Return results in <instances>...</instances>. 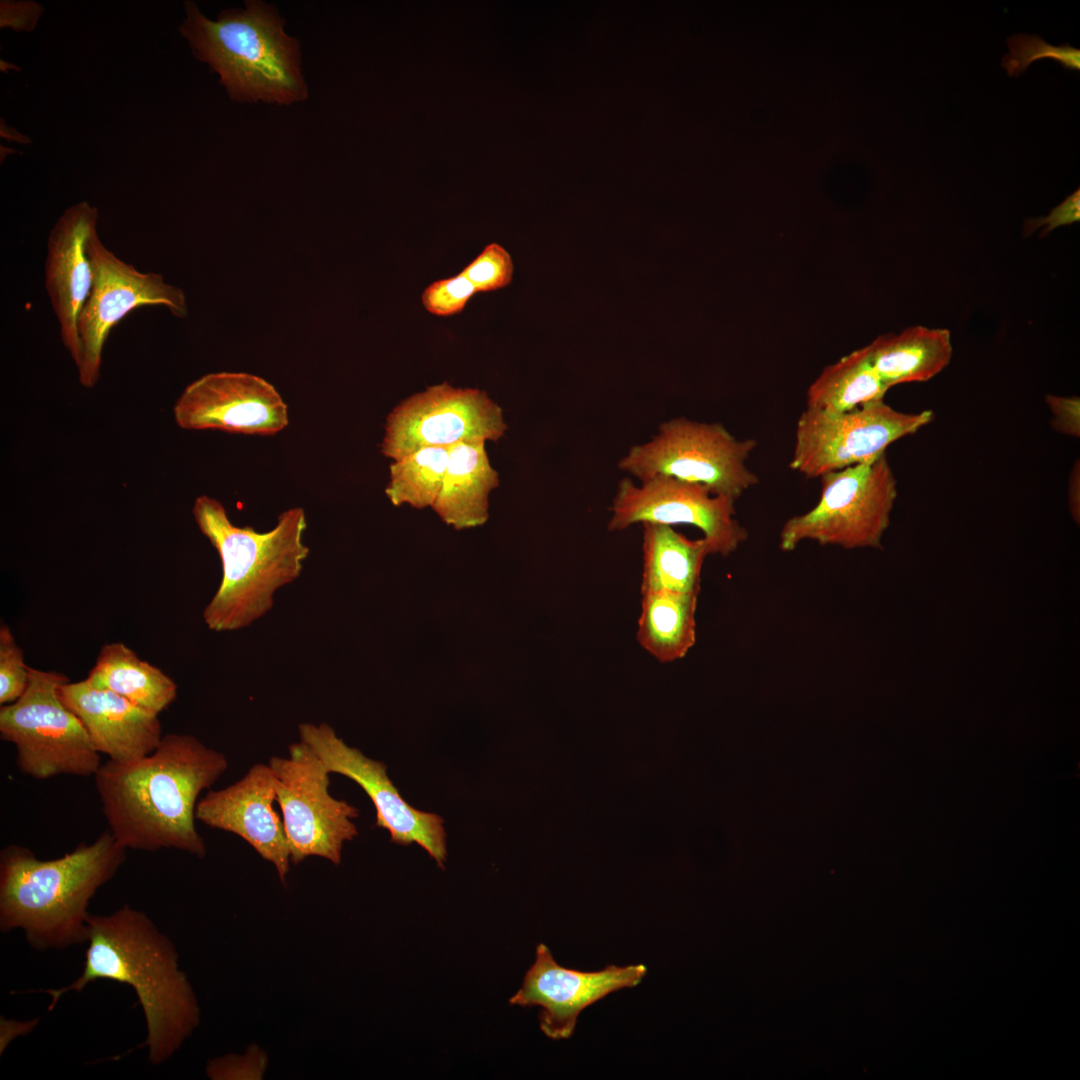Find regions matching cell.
Masks as SVG:
<instances>
[{"label":"cell","instance_id":"obj_12","mask_svg":"<svg viewBox=\"0 0 1080 1080\" xmlns=\"http://www.w3.org/2000/svg\"><path fill=\"white\" fill-rule=\"evenodd\" d=\"M506 430L503 410L485 391L444 382L409 396L392 409L381 453L396 461L425 447L498 441Z\"/></svg>","mask_w":1080,"mask_h":1080},{"label":"cell","instance_id":"obj_15","mask_svg":"<svg viewBox=\"0 0 1080 1080\" xmlns=\"http://www.w3.org/2000/svg\"><path fill=\"white\" fill-rule=\"evenodd\" d=\"M186 430L273 436L289 423L287 405L269 382L242 372L206 374L190 383L173 407Z\"/></svg>","mask_w":1080,"mask_h":1080},{"label":"cell","instance_id":"obj_11","mask_svg":"<svg viewBox=\"0 0 1080 1080\" xmlns=\"http://www.w3.org/2000/svg\"><path fill=\"white\" fill-rule=\"evenodd\" d=\"M93 269L90 295L79 315L81 346L80 384L92 388L100 378L102 352L112 328L129 312L142 306H164L177 317L188 309L183 291L155 272H142L117 257L95 230L86 243Z\"/></svg>","mask_w":1080,"mask_h":1080},{"label":"cell","instance_id":"obj_28","mask_svg":"<svg viewBox=\"0 0 1080 1080\" xmlns=\"http://www.w3.org/2000/svg\"><path fill=\"white\" fill-rule=\"evenodd\" d=\"M460 273L472 283L476 293L490 292L511 283L513 262L504 247L491 243Z\"/></svg>","mask_w":1080,"mask_h":1080},{"label":"cell","instance_id":"obj_7","mask_svg":"<svg viewBox=\"0 0 1080 1080\" xmlns=\"http://www.w3.org/2000/svg\"><path fill=\"white\" fill-rule=\"evenodd\" d=\"M756 446L755 439H737L721 423L678 417L661 423L649 441L632 446L618 468L640 482L664 475L736 501L759 482L746 465Z\"/></svg>","mask_w":1080,"mask_h":1080},{"label":"cell","instance_id":"obj_33","mask_svg":"<svg viewBox=\"0 0 1080 1080\" xmlns=\"http://www.w3.org/2000/svg\"><path fill=\"white\" fill-rule=\"evenodd\" d=\"M44 12V7L34 1L0 2V26L14 31H33Z\"/></svg>","mask_w":1080,"mask_h":1080},{"label":"cell","instance_id":"obj_10","mask_svg":"<svg viewBox=\"0 0 1080 1080\" xmlns=\"http://www.w3.org/2000/svg\"><path fill=\"white\" fill-rule=\"evenodd\" d=\"M930 410L904 413L884 400L844 413L807 407L799 416L790 467L807 478L873 461L933 420Z\"/></svg>","mask_w":1080,"mask_h":1080},{"label":"cell","instance_id":"obj_29","mask_svg":"<svg viewBox=\"0 0 1080 1080\" xmlns=\"http://www.w3.org/2000/svg\"><path fill=\"white\" fill-rule=\"evenodd\" d=\"M29 680L28 665L9 627H0V704H10L25 692Z\"/></svg>","mask_w":1080,"mask_h":1080},{"label":"cell","instance_id":"obj_24","mask_svg":"<svg viewBox=\"0 0 1080 1080\" xmlns=\"http://www.w3.org/2000/svg\"><path fill=\"white\" fill-rule=\"evenodd\" d=\"M698 595L668 591L641 594L637 641L653 658L670 663L684 658L696 642Z\"/></svg>","mask_w":1080,"mask_h":1080},{"label":"cell","instance_id":"obj_27","mask_svg":"<svg viewBox=\"0 0 1080 1080\" xmlns=\"http://www.w3.org/2000/svg\"><path fill=\"white\" fill-rule=\"evenodd\" d=\"M1009 53L1001 65L1009 76L1018 77L1036 60L1050 58L1071 71L1080 70V50L1069 44L1053 46L1038 35L1018 33L1007 39Z\"/></svg>","mask_w":1080,"mask_h":1080},{"label":"cell","instance_id":"obj_9","mask_svg":"<svg viewBox=\"0 0 1080 1080\" xmlns=\"http://www.w3.org/2000/svg\"><path fill=\"white\" fill-rule=\"evenodd\" d=\"M268 764L275 776L291 863L318 856L340 864L344 843L358 835L352 821L359 816L358 809L330 795L329 773L306 743L291 744L289 757L274 756Z\"/></svg>","mask_w":1080,"mask_h":1080},{"label":"cell","instance_id":"obj_23","mask_svg":"<svg viewBox=\"0 0 1080 1080\" xmlns=\"http://www.w3.org/2000/svg\"><path fill=\"white\" fill-rule=\"evenodd\" d=\"M88 681L98 689L112 691L138 707L158 715L177 696V685L158 667L144 661L122 642L100 649Z\"/></svg>","mask_w":1080,"mask_h":1080},{"label":"cell","instance_id":"obj_21","mask_svg":"<svg viewBox=\"0 0 1080 1080\" xmlns=\"http://www.w3.org/2000/svg\"><path fill=\"white\" fill-rule=\"evenodd\" d=\"M866 347L875 371L889 389L930 380L948 366L953 352L948 329L924 326L881 335Z\"/></svg>","mask_w":1080,"mask_h":1080},{"label":"cell","instance_id":"obj_18","mask_svg":"<svg viewBox=\"0 0 1080 1080\" xmlns=\"http://www.w3.org/2000/svg\"><path fill=\"white\" fill-rule=\"evenodd\" d=\"M98 217L97 208L88 202L75 203L59 216L47 240L45 288L62 343L76 368L81 361L77 324L94 278L86 243L97 230Z\"/></svg>","mask_w":1080,"mask_h":1080},{"label":"cell","instance_id":"obj_6","mask_svg":"<svg viewBox=\"0 0 1080 1080\" xmlns=\"http://www.w3.org/2000/svg\"><path fill=\"white\" fill-rule=\"evenodd\" d=\"M23 695L0 707L1 739L15 745L19 770L38 780L57 775H95L101 766L79 718L63 703L61 672L28 666Z\"/></svg>","mask_w":1080,"mask_h":1080},{"label":"cell","instance_id":"obj_4","mask_svg":"<svg viewBox=\"0 0 1080 1080\" xmlns=\"http://www.w3.org/2000/svg\"><path fill=\"white\" fill-rule=\"evenodd\" d=\"M192 511L222 564L221 583L203 611L205 624L216 632L247 627L272 608L276 590L300 576L309 554L305 512L290 508L272 530L258 532L234 525L222 503L207 495L196 498Z\"/></svg>","mask_w":1080,"mask_h":1080},{"label":"cell","instance_id":"obj_14","mask_svg":"<svg viewBox=\"0 0 1080 1080\" xmlns=\"http://www.w3.org/2000/svg\"><path fill=\"white\" fill-rule=\"evenodd\" d=\"M298 730L300 741L311 747L329 774L346 776L365 791L376 810L375 825L389 832L391 842L416 843L444 868L447 848L443 819L410 806L388 777L384 763L348 746L327 723H302Z\"/></svg>","mask_w":1080,"mask_h":1080},{"label":"cell","instance_id":"obj_37","mask_svg":"<svg viewBox=\"0 0 1080 1080\" xmlns=\"http://www.w3.org/2000/svg\"><path fill=\"white\" fill-rule=\"evenodd\" d=\"M13 130H14V128L7 126V124L3 123V121H2V123H1V136L2 137L6 138V139H9V140L19 142V143H29L30 142L29 138H27L25 135L20 134L18 131L15 130L12 133Z\"/></svg>","mask_w":1080,"mask_h":1080},{"label":"cell","instance_id":"obj_35","mask_svg":"<svg viewBox=\"0 0 1080 1080\" xmlns=\"http://www.w3.org/2000/svg\"><path fill=\"white\" fill-rule=\"evenodd\" d=\"M9 1024L13 1027L12 1030L1 1029V1053L9 1045V1043L19 1035H27L30 1033L38 1023V1019L30 1021H16L8 1020Z\"/></svg>","mask_w":1080,"mask_h":1080},{"label":"cell","instance_id":"obj_22","mask_svg":"<svg viewBox=\"0 0 1080 1080\" xmlns=\"http://www.w3.org/2000/svg\"><path fill=\"white\" fill-rule=\"evenodd\" d=\"M642 526L640 594L668 591L699 595L702 566L710 555L705 539H689L669 525L645 523Z\"/></svg>","mask_w":1080,"mask_h":1080},{"label":"cell","instance_id":"obj_5","mask_svg":"<svg viewBox=\"0 0 1080 1080\" xmlns=\"http://www.w3.org/2000/svg\"><path fill=\"white\" fill-rule=\"evenodd\" d=\"M184 11L181 35L194 56L218 74L232 100L288 105L308 97L300 44L285 32L274 6L250 0L216 20L192 1Z\"/></svg>","mask_w":1080,"mask_h":1080},{"label":"cell","instance_id":"obj_19","mask_svg":"<svg viewBox=\"0 0 1080 1080\" xmlns=\"http://www.w3.org/2000/svg\"><path fill=\"white\" fill-rule=\"evenodd\" d=\"M59 694L81 721L95 750L109 760L121 762L148 755L163 737L158 715L112 691L92 686L87 678L64 683Z\"/></svg>","mask_w":1080,"mask_h":1080},{"label":"cell","instance_id":"obj_20","mask_svg":"<svg viewBox=\"0 0 1080 1080\" xmlns=\"http://www.w3.org/2000/svg\"><path fill=\"white\" fill-rule=\"evenodd\" d=\"M498 485L485 442H457L448 446L442 487L432 508L456 529L480 526L488 519L489 494Z\"/></svg>","mask_w":1080,"mask_h":1080},{"label":"cell","instance_id":"obj_30","mask_svg":"<svg viewBox=\"0 0 1080 1080\" xmlns=\"http://www.w3.org/2000/svg\"><path fill=\"white\" fill-rule=\"evenodd\" d=\"M476 294L472 283L461 273L431 283L422 293L424 308L436 316H452L461 312Z\"/></svg>","mask_w":1080,"mask_h":1080},{"label":"cell","instance_id":"obj_17","mask_svg":"<svg viewBox=\"0 0 1080 1080\" xmlns=\"http://www.w3.org/2000/svg\"><path fill=\"white\" fill-rule=\"evenodd\" d=\"M275 776L269 764L257 763L237 782L209 791L196 806V819L211 828L238 835L271 862L286 884L290 850L283 821L273 808Z\"/></svg>","mask_w":1080,"mask_h":1080},{"label":"cell","instance_id":"obj_2","mask_svg":"<svg viewBox=\"0 0 1080 1080\" xmlns=\"http://www.w3.org/2000/svg\"><path fill=\"white\" fill-rule=\"evenodd\" d=\"M88 947L81 975L68 986L39 990L56 1006L70 991L81 992L96 980L129 985L142 1008L148 1061L159 1065L171 1058L200 1022L196 994L179 969L173 942L142 911L124 904L108 915L89 914Z\"/></svg>","mask_w":1080,"mask_h":1080},{"label":"cell","instance_id":"obj_16","mask_svg":"<svg viewBox=\"0 0 1080 1080\" xmlns=\"http://www.w3.org/2000/svg\"><path fill=\"white\" fill-rule=\"evenodd\" d=\"M646 973L644 964L622 967L612 964L595 972L564 968L541 943L521 988L509 1003L522 1007L540 1006L541 1031L553 1040L568 1039L574 1033L582 1010L610 993L637 986Z\"/></svg>","mask_w":1080,"mask_h":1080},{"label":"cell","instance_id":"obj_31","mask_svg":"<svg viewBox=\"0 0 1080 1080\" xmlns=\"http://www.w3.org/2000/svg\"><path fill=\"white\" fill-rule=\"evenodd\" d=\"M266 1067L265 1054L252 1046L245 1054H227L210 1060L206 1075L212 1080L261 1079Z\"/></svg>","mask_w":1080,"mask_h":1080},{"label":"cell","instance_id":"obj_32","mask_svg":"<svg viewBox=\"0 0 1080 1080\" xmlns=\"http://www.w3.org/2000/svg\"><path fill=\"white\" fill-rule=\"evenodd\" d=\"M1080 220V190H1075L1065 200L1054 207L1046 217L1028 219L1024 223L1025 234H1031L1042 228L1040 236L1045 237L1056 228L1070 225Z\"/></svg>","mask_w":1080,"mask_h":1080},{"label":"cell","instance_id":"obj_26","mask_svg":"<svg viewBox=\"0 0 1080 1080\" xmlns=\"http://www.w3.org/2000/svg\"><path fill=\"white\" fill-rule=\"evenodd\" d=\"M448 463V447H425L389 466L385 494L394 506L422 509L434 504Z\"/></svg>","mask_w":1080,"mask_h":1080},{"label":"cell","instance_id":"obj_25","mask_svg":"<svg viewBox=\"0 0 1080 1080\" xmlns=\"http://www.w3.org/2000/svg\"><path fill=\"white\" fill-rule=\"evenodd\" d=\"M888 390L875 371L865 346L824 368L808 389L807 407L844 413L884 400Z\"/></svg>","mask_w":1080,"mask_h":1080},{"label":"cell","instance_id":"obj_13","mask_svg":"<svg viewBox=\"0 0 1080 1080\" xmlns=\"http://www.w3.org/2000/svg\"><path fill=\"white\" fill-rule=\"evenodd\" d=\"M735 501L718 496L704 485L656 475L637 485L623 478L611 504L609 531H621L635 524L673 526L688 524L699 528L710 554L726 557L748 539V532L735 518Z\"/></svg>","mask_w":1080,"mask_h":1080},{"label":"cell","instance_id":"obj_36","mask_svg":"<svg viewBox=\"0 0 1080 1080\" xmlns=\"http://www.w3.org/2000/svg\"><path fill=\"white\" fill-rule=\"evenodd\" d=\"M1077 486H1079V469H1078V467H1077V470H1073V472L1071 474V477H1070V484H1069V491H1072V492H1069L1070 507H1071V511H1072V513L1074 515V518H1077L1076 517V511H1077V514L1079 515V509H1077V507H1076V502H1077L1078 505H1079V502L1076 500V495H1075Z\"/></svg>","mask_w":1080,"mask_h":1080},{"label":"cell","instance_id":"obj_1","mask_svg":"<svg viewBox=\"0 0 1080 1080\" xmlns=\"http://www.w3.org/2000/svg\"><path fill=\"white\" fill-rule=\"evenodd\" d=\"M227 767L224 754L187 734H166L137 759L108 760L94 778L109 831L126 849L174 848L204 858L197 798Z\"/></svg>","mask_w":1080,"mask_h":1080},{"label":"cell","instance_id":"obj_34","mask_svg":"<svg viewBox=\"0 0 1080 1080\" xmlns=\"http://www.w3.org/2000/svg\"><path fill=\"white\" fill-rule=\"evenodd\" d=\"M1046 402L1054 416L1052 420L1054 429L1066 435L1079 437V398L1048 395Z\"/></svg>","mask_w":1080,"mask_h":1080},{"label":"cell","instance_id":"obj_8","mask_svg":"<svg viewBox=\"0 0 1080 1080\" xmlns=\"http://www.w3.org/2000/svg\"><path fill=\"white\" fill-rule=\"evenodd\" d=\"M820 478L818 503L784 523L780 549L792 551L806 540L844 549L881 548L898 494L886 455Z\"/></svg>","mask_w":1080,"mask_h":1080},{"label":"cell","instance_id":"obj_3","mask_svg":"<svg viewBox=\"0 0 1080 1080\" xmlns=\"http://www.w3.org/2000/svg\"><path fill=\"white\" fill-rule=\"evenodd\" d=\"M126 850L110 831L50 860L6 846L0 852L1 932L20 928L39 951L87 942L89 902L124 864Z\"/></svg>","mask_w":1080,"mask_h":1080}]
</instances>
